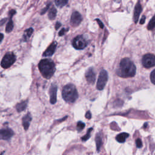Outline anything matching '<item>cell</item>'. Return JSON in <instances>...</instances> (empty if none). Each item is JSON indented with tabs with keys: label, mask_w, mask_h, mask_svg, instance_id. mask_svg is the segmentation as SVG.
<instances>
[{
	"label": "cell",
	"mask_w": 155,
	"mask_h": 155,
	"mask_svg": "<svg viewBox=\"0 0 155 155\" xmlns=\"http://www.w3.org/2000/svg\"><path fill=\"white\" fill-rule=\"evenodd\" d=\"M136 68L134 63L129 58H126L121 60L116 73L119 76L127 78L133 77L136 74Z\"/></svg>",
	"instance_id": "1"
},
{
	"label": "cell",
	"mask_w": 155,
	"mask_h": 155,
	"mask_svg": "<svg viewBox=\"0 0 155 155\" xmlns=\"http://www.w3.org/2000/svg\"><path fill=\"white\" fill-rule=\"evenodd\" d=\"M38 68L41 75L46 79L51 78L56 70L54 62L48 59H42L38 64Z\"/></svg>",
	"instance_id": "2"
},
{
	"label": "cell",
	"mask_w": 155,
	"mask_h": 155,
	"mask_svg": "<svg viewBox=\"0 0 155 155\" xmlns=\"http://www.w3.org/2000/svg\"><path fill=\"white\" fill-rule=\"evenodd\" d=\"M63 98L67 103H73L78 97L76 87L71 84L65 86L63 89Z\"/></svg>",
	"instance_id": "3"
},
{
	"label": "cell",
	"mask_w": 155,
	"mask_h": 155,
	"mask_svg": "<svg viewBox=\"0 0 155 155\" xmlns=\"http://www.w3.org/2000/svg\"><path fill=\"white\" fill-rule=\"evenodd\" d=\"M16 59V56L13 53L9 52L6 53L1 61V67L4 69H8L12 65H13L15 63Z\"/></svg>",
	"instance_id": "4"
},
{
	"label": "cell",
	"mask_w": 155,
	"mask_h": 155,
	"mask_svg": "<svg viewBox=\"0 0 155 155\" xmlns=\"http://www.w3.org/2000/svg\"><path fill=\"white\" fill-rule=\"evenodd\" d=\"M72 45L74 48L77 50H82L87 47V42L83 36L79 35L73 39Z\"/></svg>",
	"instance_id": "5"
},
{
	"label": "cell",
	"mask_w": 155,
	"mask_h": 155,
	"mask_svg": "<svg viewBox=\"0 0 155 155\" xmlns=\"http://www.w3.org/2000/svg\"><path fill=\"white\" fill-rule=\"evenodd\" d=\"M108 81V73L105 70H101L98 77L97 87L98 90H102L105 87L107 82Z\"/></svg>",
	"instance_id": "6"
},
{
	"label": "cell",
	"mask_w": 155,
	"mask_h": 155,
	"mask_svg": "<svg viewBox=\"0 0 155 155\" xmlns=\"http://www.w3.org/2000/svg\"><path fill=\"white\" fill-rule=\"evenodd\" d=\"M142 63L143 66L147 69L155 66V55L150 53L145 55L142 58Z\"/></svg>",
	"instance_id": "7"
},
{
	"label": "cell",
	"mask_w": 155,
	"mask_h": 155,
	"mask_svg": "<svg viewBox=\"0 0 155 155\" xmlns=\"http://www.w3.org/2000/svg\"><path fill=\"white\" fill-rule=\"evenodd\" d=\"M82 20V15L78 12H74L71 15L70 23L71 25L73 27L78 26Z\"/></svg>",
	"instance_id": "8"
},
{
	"label": "cell",
	"mask_w": 155,
	"mask_h": 155,
	"mask_svg": "<svg viewBox=\"0 0 155 155\" xmlns=\"http://www.w3.org/2000/svg\"><path fill=\"white\" fill-rule=\"evenodd\" d=\"M85 76L88 83L91 84H94L96 80V74L94 73L93 67H90L87 70Z\"/></svg>",
	"instance_id": "9"
},
{
	"label": "cell",
	"mask_w": 155,
	"mask_h": 155,
	"mask_svg": "<svg viewBox=\"0 0 155 155\" xmlns=\"http://www.w3.org/2000/svg\"><path fill=\"white\" fill-rule=\"evenodd\" d=\"M57 46V43L56 41H53V42L49 46V47L47 48L46 51L43 53V56L44 57H49L52 56L55 52V50L56 49Z\"/></svg>",
	"instance_id": "10"
},
{
	"label": "cell",
	"mask_w": 155,
	"mask_h": 155,
	"mask_svg": "<svg viewBox=\"0 0 155 155\" xmlns=\"http://www.w3.org/2000/svg\"><path fill=\"white\" fill-rule=\"evenodd\" d=\"M57 86L55 84H52L50 89V103L54 104L56 102V94H57Z\"/></svg>",
	"instance_id": "11"
},
{
	"label": "cell",
	"mask_w": 155,
	"mask_h": 155,
	"mask_svg": "<svg viewBox=\"0 0 155 155\" xmlns=\"http://www.w3.org/2000/svg\"><path fill=\"white\" fill-rule=\"evenodd\" d=\"M13 132L10 129H3L0 130V139L4 140L9 139L13 135Z\"/></svg>",
	"instance_id": "12"
},
{
	"label": "cell",
	"mask_w": 155,
	"mask_h": 155,
	"mask_svg": "<svg viewBox=\"0 0 155 155\" xmlns=\"http://www.w3.org/2000/svg\"><path fill=\"white\" fill-rule=\"evenodd\" d=\"M142 8L141 6V4H140L139 2L137 3V4L135 5V10H134V15H133V20L135 22V24H136L138 21L139 18L140 16V14L142 12Z\"/></svg>",
	"instance_id": "13"
},
{
	"label": "cell",
	"mask_w": 155,
	"mask_h": 155,
	"mask_svg": "<svg viewBox=\"0 0 155 155\" xmlns=\"http://www.w3.org/2000/svg\"><path fill=\"white\" fill-rule=\"evenodd\" d=\"M32 120L31 115L30 113H27V115H26L22 118V126L24 127V128L25 129V130H27L30 126V124H31Z\"/></svg>",
	"instance_id": "14"
},
{
	"label": "cell",
	"mask_w": 155,
	"mask_h": 155,
	"mask_svg": "<svg viewBox=\"0 0 155 155\" xmlns=\"http://www.w3.org/2000/svg\"><path fill=\"white\" fill-rule=\"evenodd\" d=\"M33 32V29L32 28H29L26 30L22 36V41H24V42L27 41V40L31 38Z\"/></svg>",
	"instance_id": "15"
},
{
	"label": "cell",
	"mask_w": 155,
	"mask_h": 155,
	"mask_svg": "<svg viewBox=\"0 0 155 155\" xmlns=\"http://www.w3.org/2000/svg\"><path fill=\"white\" fill-rule=\"evenodd\" d=\"M128 136H129V135L128 133H122L117 135V136L116 137V139L118 142L123 143L126 141L127 138H128Z\"/></svg>",
	"instance_id": "16"
},
{
	"label": "cell",
	"mask_w": 155,
	"mask_h": 155,
	"mask_svg": "<svg viewBox=\"0 0 155 155\" xmlns=\"http://www.w3.org/2000/svg\"><path fill=\"white\" fill-rule=\"evenodd\" d=\"M56 14H57V10L56 9V8L54 7H52L49 12V14H48L49 18L50 20H55V18H56Z\"/></svg>",
	"instance_id": "17"
},
{
	"label": "cell",
	"mask_w": 155,
	"mask_h": 155,
	"mask_svg": "<svg viewBox=\"0 0 155 155\" xmlns=\"http://www.w3.org/2000/svg\"><path fill=\"white\" fill-rule=\"evenodd\" d=\"M27 107V102L26 101H22V102L18 104L16 106V108L18 111L21 112L23 110H24L26 109Z\"/></svg>",
	"instance_id": "18"
},
{
	"label": "cell",
	"mask_w": 155,
	"mask_h": 155,
	"mask_svg": "<svg viewBox=\"0 0 155 155\" xmlns=\"http://www.w3.org/2000/svg\"><path fill=\"white\" fill-rule=\"evenodd\" d=\"M12 18H10L9 22H7V25H6V28H5V31H6L7 33H10L12 31V30L14 29V22L12 21Z\"/></svg>",
	"instance_id": "19"
},
{
	"label": "cell",
	"mask_w": 155,
	"mask_h": 155,
	"mask_svg": "<svg viewBox=\"0 0 155 155\" xmlns=\"http://www.w3.org/2000/svg\"><path fill=\"white\" fill-rule=\"evenodd\" d=\"M95 141H96V144H97V151L99 152L100 151V148L101 145H102V139L99 134H97L96 136V138H95Z\"/></svg>",
	"instance_id": "20"
},
{
	"label": "cell",
	"mask_w": 155,
	"mask_h": 155,
	"mask_svg": "<svg viewBox=\"0 0 155 155\" xmlns=\"http://www.w3.org/2000/svg\"><path fill=\"white\" fill-rule=\"evenodd\" d=\"M69 0H55V4L58 7H63L67 4Z\"/></svg>",
	"instance_id": "21"
},
{
	"label": "cell",
	"mask_w": 155,
	"mask_h": 155,
	"mask_svg": "<svg viewBox=\"0 0 155 155\" xmlns=\"http://www.w3.org/2000/svg\"><path fill=\"white\" fill-rule=\"evenodd\" d=\"M154 27H155V15L152 18L150 22H149L147 26V29L149 30V31H151V30L154 28Z\"/></svg>",
	"instance_id": "22"
},
{
	"label": "cell",
	"mask_w": 155,
	"mask_h": 155,
	"mask_svg": "<svg viewBox=\"0 0 155 155\" xmlns=\"http://www.w3.org/2000/svg\"><path fill=\"white\" fill-rule=\"evenodd\" d=\"M92 130H93V128H89L88 130L87 133L82 138V140L83 141H86L89 138H90V133H91V132L92 131Z\"/></svg>",
	"instance_id": "23"
},
{
	"label": "cell",
	"mask_w": 155,
	"mask_h": 155,
	"mask_svg": "<svg viewBox=\"0 0 155 155\" xmlns=\"http://www.w3.org/2000/svg\"><path fill=\"white\" fill-rule=\"evenodd\" d=\"M85 127V124L82 122V121H79L77 124V129L78 131L82 130L83 128Z\"/></svg>",
	"instance_id": "24"
},
{
	"label": "cell",
	"mask_w": 155,
	"mask_h": 155,
	"mask_svg": "<svg viewBox=\"0 0 155 155\" xmlns=\"http://www.w3.org/2000/svg\"><path fill=\"white\" fill-rule=\"evenodd\" d=\"M123 105V101L121 99H117L114 102V105L116 107H120Z\"/></svg>",
	"instance_id": "25"
},
{
	"label": "cell",
	"mask_w": 155,
	"mask_h": 155,
	"mask_svg": "<svg viewBox=\"0 0 155 155\" xmlns=\"http://www.w3.org/2000/svg\"><path fill=\"white\" fill-rule=\"evenodd\" d=\"M150 80L153 84L155 85V69L152 71L150 75Z\"/></svg>",
	"instance_id": "26"
},
{
	"label": "cell",
	"mask_w": 155,
	"mask_h": 155,
	"mask_svg": "<svg viewBox=\"0 0 155 155\" xmlns=\"http://www.w3.org/2000/svg\"><path fill=\"white\" fill-rule=\"evenodd\" d=\"M136 144L138 148H141L142 147V142L140 139H137L136 141Z\"/></svg>",
	"instance_id": "27"
},
{
	"label": "cell",
	"mask_w": 155,
	"mask_h": 155,
	"mask_svg": "<svg viewBox=\"0 0 155 155\" xmlns=\"http://www.w3.org/2000/svg\"><path fill=\"white\" fill-rule=\"evenodd\" d=\"M50 3H49L48 4H47V6H46L44 9H43L42 11H41V15L44 14L46 12L49 10V7H50Z\"/></svg>",
	"instance_id": "28"
},
{
	"label": "cell",
	"mask_w": 155,
	"mask_h": 155,
	"mask_svg": "<svg viewBox=\"0 0 155 155\" xmlns=\"http://www.w3.org/2000/svg\"><path fill=\"white\" fill-rule=\"evenodd\" d=\"M69 31V29H65L64 28L62 29L61 30V31L59 32V37H61V36L64 35L65 34V33L66 32V31Z\"/></svg>",
	"instance_id": "29"
},
{
	"label": "cell",
	"mask_w": 155,
	"mask_h": 155,
	"mask_svg": "<svg viewBox=\"0 0 155 155\" xmlns=\"http://www.w3.org/2000/svg\"><path fill=\"white\" fill-rule=\"evenodd\" d=\"M95 20H96V21H97V22H98V25L99 26V27H100L101 29H103V28H104V24H103V23L102 22H101V21L100 20H99V19H96Z\"/></svg>",
	"instance_id": "30"
},
{
	"label": "cell",
	"mask_w": 155,
	"mask_h": 155,
	"mask_svg": "<svg viewBox=\"0 0 155 155\" xmlns=\"http://www.w3.org/2000/svg\"><path fill=\"white\" fill-rule=\"evenodd\" d=\"M86 118L87 119H88V120H90V119H91L92 118V113L90 111H88L87 113H86Z\"/></svg>",
	"instance_id": "31"
},
{
	"label": "cell",
	"mask_w": 155,
	"mask_h": 155,
	"mask_svg": "<svg viewBox=\"0 0 155 155\" xmlns=\"http://www.w3.org/2000/svg\"><path fill=\"white\" fill-rule=\"evenodd\" d=\"M15 14H16V11H15V10H14V9L10 10L9 11V14L10 18H12L13 16H14Z\"/></svg>",
	"instance_id": "32"
},
{
	"label": "cell",
	"mask_w": 155,
	"mask_h": 155,
	"mask_svg": "<svg viewBox=\"0 0 155 155\" xmlns=\"http://www.w3.org/2000/svg\"><path fill=\"white\" fill-rule=\"evenodd\" d=\"M145 16H143L142 17L141 21H140V24H143L145 23Z\"/></svg>",
	"instance_id": "33"
},
{
	"label": "cell",
	"mask_w": 155,
	"mask_h": 155,
	"mask_svg": "<svg viewBox=\"0 0 155 155\" xmlns=\"http://www.w3.org/2000/svg\"><path fill=\"white\" fill-rule=\"evenodd\" d=\"M61 26V24L59 22H57L56 23V25H55V29L58 30Z\"/></svg>",
	"instance_id": "34"
},
{
	"label": "cell",
	"mask_w": 155,
	"mask_h": 155,
	"mask_svg": "<svg viewBox=\"0 0 155 155\" xmlns=\"http://www.w3.org/2000/svg\"><path fill=\"white\" fill-rule=\"evenodd\" d=\"M3 39H4V35L3 33H0V44L2 42Z\"/></svg>",
	"instance_id": "35"
},
{
	"label": "cell",
	"mask_w": 155,
	"mask_h": 155,
	"mask_svg": "<svg viewBox=\"0 0 155 155\" xmlns=\"http://www.w3.org/2000/svg\"><path fill=\"white\" fill-rule=\"evenodd\" d=\"M7 21V18H4V19H3V20H2L1 21H0V25H3V24H4V22H5V21Z\"/></svg>",
	"instance_id": "36"
},
{
	"label": "cell",
	"mask_w": 155,
	"mask_h": 155,
	"mask_svg": "<svg viewBox=\"0 0 155 155\" xmlns=\"http://www.w3.org/2000/svg\"><path fill=\"white\" fill-rule=\"evenodd\" d=\"M121 0H115V2H116V3H120V2H121Z\"/></svg>",
	"instance_id": "37"
},
{
	"label": "cell",
	"mask_w": 155,
	"mask_h": 155,
	"mask_svg": "<svg viewBox=\"0 0 155 155\" xmlns=\"http://www.w3.org/2000/svg\"><path fill=\"white\" fill-rule=\"evenodd\" d=\"M147 123H145V124H144V128H145L147 127Z\"/></svg>",
	"instance_id": "38"
}]
</instances>
